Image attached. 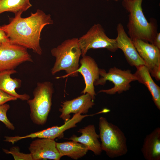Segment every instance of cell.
Instances as JSON below:
<instances>
[{
	"mask_svg": "<svg viewBox=\"0 0 160 160\" xmlns=\"http://www.w3.org/2000/svg\"><path fill=\"white\" fill-rule=\"evenodd\" d=\"M51 52L55 58L51 70L52 75L63 70L67 76H78L79 73L77 71L79 68L80 58L81 55L78 38H73L65 40L56 47L52 48Z\"/></svg>",
	"mask_w": 160,
	"mask_h": 160,
	"instance_id": "3957f363",
	"label": "cell"
},
{
	"mask_svg": "<svg viewBox=\"0 0 160 160\" xmlns=\"http://www.w3.org/2000/svg\"><path fill=\"white\" fill-rule=\"evenodd\" d=\"M99 73L100 77L95 81L94 86L103 85L108 81L112 82L114 86L109 89L101 90L98 93L110 95L116 93L121 94L129 89L131 82L137 80L134 74H132L130 70H123L115 67L110 68L108 72L104 69L100 68Z\"/></svg>",
	"mask_w": 160,
	"mask_h": 160,
	"instance_id": "8992f818",
	"label": "cell"
},
{
	"mask_svg": "<svg viewBox=\"0 0 160 160\" xmlns=\"http://www.w3.org/2000/svg\"><path fill=\"white\" fill-rule=\"evenodd\" d=\"M78 41L82 57L90 49L105 48L112 52L118 49L116 39L109 38L99 23L94 24L85 34L78 38Z\"/></svg>",
	"mask_w": 160,
	"mask_h": 160,
	"instance_id": "52a82bcc",
	"label": "cell"
},
{
	"mask_svg": "<svg viewBox=\"0 0 160 160\" xmlns=\"http://www.w3.org/2000/svg\"><path fill=\"white\" fill-rule=\"evenodd\" d=\"M3 151L6 154H11L15 160H33L30 153L26 154L21 152L18 146H13L9 150L3 149Z\"/></svg>",
	"mask_w": 160,
	"mask_h": 160,
	"instance_id": "44dd1931",
	"label": "cell"
},
{
	"mask_svg": "<svg viewBox=\"0 0 160 160\" xmlns=\"http://www.w3.org/2000/svg\"><path fill=\"white\" fill-rule=\"evenodd\" d=\"M78 132L81 134L80 136L73 135L68 139L83 144L96 155L101 154L103 151L98 139L99 135L97 133L94 125H89L80 129Z\"/></svg>",
	"mask_w": 160,
	"mask_h": 160,
	"instance_id": "5bb4252c",
	"label": "cell"
},
{
	"mask_svg": "<svg viewBox=\"0 0 160 160\" xmlns=\"http://www.w3.org/2000/svg\"><path fill=\"white\" fill-rule=\"evenodd\" d=\"M107 1H109V0H106ZM115 1H118V0H114ZM122 0L123 1H132V0Z\"/></svg>",
	"mask_w": 160,
	"mask_h": 160,
	"instance_id": "4316f807",
	"label": "cell"
},
{
	"mask_svg": "<svg viewBox=\"0 0 160 160\" xmlns=\"http://www.w3.org/2000/svg\"><path fill=\"white\" fill-rule=\"evenodd\" d=\"M54 92L53 85L50 82L37 83L33 92V98L27 100L30 108V118L34 124L42 125L46 122Z\"/></svg>",
	"mask_w": 160,
	"mask_h": 160,
	"instance_id": "5b68a950",
	"label": "cell"
},
{
	"mask_svg": "<svg viewBox=\"0 0 160 160\" xmlns=\"http://www.w3.org/2000/svg\"><path fill=\"white\" fill-rule=\"evenodd\" d=\"M117 33L116 39L118 49L123 52L128 63L136 68L145 65L135 47L132 40L126 33L124 26L119 23L116 27Z\"/></svg>",
	"mask_w": 160,
	"mask_h": 160,
	"instance_id": "8fae6325",
	"label": "cell"
},
{
	"mask_svg": "<svg viewBox=\"0 0 160 160\" xmlns=\"http://www.w3.org/2000/svg\"><path fill=\"white\" fill-rule=\"evenodd\" d=\"M160 49V33H158L155 37L152 44Z\"/></svg>",
	"mask_w": 160,
	"mask_h": 160,
	"instance_id": "484cf974",
	"label": "cell"
},
{
	"mask_svg": "<svg viewBox=\"0 0 160 160\" xmlns=\"http://www.w3.org/2000/svg\"><path fill=\"white\" fill-rule=\"evenodd\" d=\"M5 32L3 31L0 26V43L9 41Z\"/></svg>",
	"mask_w": 160,
	"mask_h": 160,
	"instance_id": "d4e9b609",
	"label": "cell"
},
{
	"mask_svg": "<svg viewBox=\"0 0 160 160\" xmlns=\"http://www.w3.org/2000/svg\"><path fill=\"white\" fill-rule=\"evenodd\" d=\"M32 6L30 0H0V15L5 12L21 15Z\"/></svg>",
	"mask_w": 160,
	"mask_h": 160,
	"instance_id": "ffe728a7",
	"label": "cell"
},
{
	"mask_svg": "<svg viewBox=\"0 0 160 160\" xmlns=\"http://www.w3.org/2000/svg\"><path fill=\"white\" fill-rule=\"evenodd\" d=\"M21 15L9 17V23L1 28L11 42L41 55L42 52L40 45L41 33L45 26L53 23L51 15L39 9L26 17H22Z\"/></svg>",
	"mask_w": 160,
	"mask_h": 160,
	"instance_id": "6da1fadb",
	"label": "cell"
},
{
	"mask_svg": "<svg viewBox=\"0 0 160 160\" xmlns=\"http://www.w3.org/2000/svg\"><path fill=\"white\" fill-rule=\"evenodd\" d=\"M144 157L147 160H160V128H156L147 135L141 148Z\"/></svg>",
	"mask_w": 160,
	"mask_h": 160,
	"instance_id": "9a60e30c",
	"label": "cell"
},
{
	"mask_svg": "<svg viewBox=\"0 0 160 160\" xmlns=\"http://www.w3.org/2000/svg\"><path fill=\"white\" fill-rule=\"evenodd\" d=\"M151 76L157 81L160 80V66H156L149 71Z\"/></svg>",
	"mask_w": 160,
	"mask_h": 160,
	"instance_id": "cb8c5ba5",
	"label": "cell"
},
{
	"mask_svg": "<svg viewBox=\"0 0 160 160\" xmlns=\"http://www.w3.org/2000/svg\"><path fill=\"white\" fill-rule=\"evenodd\" d=\"M132 40L149 71L160 66V49L153 44L140 39Z\"/></svg>",
	"mask_w": 160,
	"mask_h": 160,
	"instance_id": "4fadbf2b",
	"label": "cell"
},
{
	"mask_svg": "<svg viewBox=\"0 0 160 160\" xmlns=\"http://www.w3.org/2000/svg\"><path fill=\"white\" fill-rule=\"evenodd\" d=\"M94 101L91 96L86 93L72 100L62 102L59 109L61 113L60 117L65 123L71 119L72 113L86 114L95 105Z\"/></svg>",
	"mask_w": 160,
	"mask_h": 160,
	"instance_id": "30bf717a",
	"label": "cell"
},
{
	"mask_svg": "<svg viewBox=\"0 0 160 160\" xmlns=\"http://www.w3.org/2000/svg\"><path fill=\"white\" fill-rule=\"evenodd\" d=\"M81 115L80 113L75 114L72 118L63 125L55 126L35 133V136L39 138H48L54 140L61 136L66 130L75 127L78 123L86 117L92 115Z\"/></svg>",
	"mask_w": 160,
	"mask_h": 160,
	"instance_id": "2e32d148",
	"label": "cell"
},
{
	"mask_svg": "<svg viewBox=\"0 0 160 160\" xmlns=\"http://www.w3.org/2000/svg\"><path fill=\"white\" fill-rule=\"evenodd\" d=\"M80 60L81 64L77 72L83 76L85 87L81 92L89 94L94 100L96 95L94 83L100 77L99 68L94 59L90 56L85 55Z\"/></svg>",
	"mask_w": 160,
	"mask_h": 160,
	"instance_id": "9c48e42d",
	"label": "cell"
},
{
	"mask_svg": "<svg viewBox=\"0 0 160 160\" xmlns=\"http://www.w3.org/2000/svg\"><path fill=\"white\" fill-rule=\"evenodd\" d=\"M17 72L15 69L0 72V90L21 100H27L30 96L26 94H20L16 91L19 88L21 81L19 79L12 78L11 76Z\"/></svg>",
	"mask_w": 160,
	"mask_h": 160,
	"instance_id": "e0dca14e",
	"label": "cell"
},
{
	"mask_svg": "<svg viewBox=\"0 0 160 160\" xmlns=\"http://www.w3.org/2000/svg\"><path fill=\"white\" fill-rule=\"evenodd\" d=\"M137 70L134 74L137 80L144 84L148 88L152 96L155 105L160 110V87L152 79L148 70L144 65L136 68Z\"/></svg>",
	"mask_w": 160,
	"mask_h": 160,
	"instance_id": "ac0fdd59",
	"label": "cell"
},
{
	"mask_svg": "<svg viewBox=\"0 0 160 160\" xmlns=\"http://www.w3.org/2000/svg\"><path fill=\"white\" fill-rule=\"evenodd\" d=\"M99 129L102 149L109 157L113 158L126 154L128 152L127 139L117 126L100 117Z\"/></svg>",
	"mask_w": 160,
	"mask_h": 160,
	"instance_id": "277c9868",
	"label": "cell"
},
{
	"mask_svg": "<svg viewBox=\"0 0 160 160\" xmlns=\"http://www.w3.org/2000/svg\"><path fill=\"white\" fill-rule=\"evenodd\" d=\"M26 62H33L27 48L10 41L0 43V72L15 69Z\"/></svg>",
	"mask_w": 160,
	"mask_h": 160,
	"instance_id": "ba28073f",
	"label": "cell"
},
{
	"mask_svg": "<svg viewBox=\"0 0 160 160\" xmlns=\"http://www.w3.org/2000/svg\"><path fill=\"white\" fill-rule=\"evenodd\" d=\"M28 149L33 160H59L61 157L54 140L48 138L37 139L32 142Z\"/></svg>",
	"mask_w": 160,
	"mask_h": 160,
	"instance_id": "7c38bea8",
	"label": "cell"
},
{
	"mask_svg": "<svg viewBox=\"0 0 160 160\" xmlns=\"http://www.w3.org/2000/svg\"><path fill=\"white\" fill-rule=\"evenodd\" d=\"M56 145L61 157L67 156L75 160L83 157L89 151L84 145L73 141L56 142Z\"/></svg>",
	"mask_w": 160,
	"mask_h": 160,
	"instance_id": "d6986e66",
	"label": "cell"
},
{
	"mask_svg": "<svg viewBox=\"0 0 160 160\" xmlns=\"http://www.w3.org/2000/svg\"><path fill=\"white\" fill-rule=\"evenodd\" d=\"M143 0L123 1L122 4L129 12L127 26L128 34L132 40L138 39L153 44L157 32V23L154 19L148 22L143 12Z\"/></svg>",
	"mask_w": 160,
	"mask_h": 160,
	"instance_id": "7a4b0ae2",
	"label": "cell"
},
{
	"mask_svg": "<svg viewBox=\"0 0 160 160\" xmlns=\"http://www.w3.org/2000/svg\"><path fill=\"white\" fill-rule=\"evenodd\" d=\"M17 99L16 97L0 90V105L9 101L16 100Z\"/></svg>",
	"mask_w": 160,
	"mask_h": 160,
	"instance_id": "603a6c76",
	"label": "cell"
},
{
	"mask_svg": "<svg viewBox=\"0 0 160 160\" xmlns=\"http://www.w3.org/2000/svg\"><path fill=\"white\" fill-rule=\"evenodd\" d=\"M10 108V105L6 103L0 105V121L3 123L6 127L11 130L15 127L7 117V113Z\"/></svg>",
	"mask_w": 160,
	"mask_h": 160,
	"instance_id": "7402d4cb",
	"label": "cell"
}]
</instances>
